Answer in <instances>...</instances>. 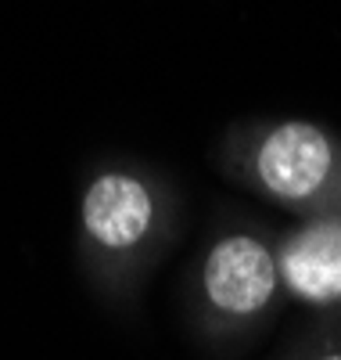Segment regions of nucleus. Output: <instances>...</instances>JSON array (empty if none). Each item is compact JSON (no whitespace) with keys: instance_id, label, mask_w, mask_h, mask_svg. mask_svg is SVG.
Instances as JSON below:
<instances>
[{"instance_id":"nucleus-1","label":"nucleus","mask_w":341,"mask_h":360,"mask_svg":"<svg viewBox=\"0 0 341 360\" xmlns=\"http://www.w3.org/2000/svg\"><path fill=\"white\" fill-rule=\"evenodd\" d=\"M223 173L288 213H341V134L313 119H241L220 144Z\"/></svg>"},{"instance_id":"nucleus-2","label":"nucleus","mask_w":341,"mask_h":360,"mask_svg":"<svg viewBox=\"0 0 341 360\" xmlns=\"http://www.w3.org/2000/svg\"><path fill=\"white\" fill-rule=\"evenodd\" d=\"M284 295L276 234L259 224H220L187 278L191 321L212 346H234L262 332Z\"/></svg>"},{"instance_id":"nucleus-3","label":"nucleus","mask_w":341,"mask_h":360,"mask_svg":"<svg viewBox=\"0 0 341 360\" xmlns=\"http://www.w3.org/2000/svg\"><path fill=\"white\" fill-rule=\"evenodd\" d=\"M83 249L112 288H133L176 234V195L144 169L112 166L79 198Z\"/></svg>"},{"instance_id":"nucleus-4","label":"nucleus","mask_w":341,"mask_h":360,"mask_svg":"<svg viewBox=\"0 0 341 360\" xmlns=\"http://www.w3.org/2000/svg\"><path fill=\"white\" fill-rule=\"evenodd\" d=\"M284 292L320 314L341 310V213L309 217L276 234Z\"/></svg>"},{"instance_id":"nucleus-5","label":"nucleus","mask_w":341,"mask_h":360,"mask_svg":"<svg viewBox=\"0 0 341 360\" xmlns=\"http://www.w3.org/2000/svg\"><path fill=\"white\" fill-rule=\"evenodd\" d=\"M284 360H341V310L327 314L316 328H309Z\"/></svg>"}]
</instances>
